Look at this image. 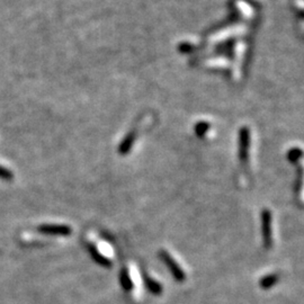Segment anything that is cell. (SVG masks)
Masks as SVG:
<instances>
[{"instance_id":"8992f818","label":"cell","mask_w":304,"mask_h":304,"mask_svg":"<svg viewBox=\"0 0 304 304\" xmlns=\"http://www.w3.org/2000/svg\"><path fill=\"white\" fill-rule=\"evenodd\" d=\"M145 282H146V286L147 289L149 290V292L152 293L153 295H160L162 293V286L160 283H158L157 281H154L152 279H150V277H147L145 279Z\"/></svg>"},{"instance_id":"277c9868","label":"cell","mask_w":304,"mask_h":304,"mask_svg":"<svg viewBox=\"0 0 304 304\" xmlns=\"http://www.w3.org/2000/svg\"><path fill=\"white\" fill-rule=\"evenodd\" d=\"M88 250L90 255H92L93 259L97 263L98 265L103 266V267H107V268H110L112 267V261L109 258L106 257L105 255L101 254L99 250L97 249V247L95 246V244L93 243H89L88 244Z\"/></svg>"},{"instance_id":"ba28073f","label":"cell","mask_w":304,"mask_h":304,"mask_svg":"<svg viewBox=\"0 0 304 304\" xmlns=\"http://www.w3.org/2000/svg\"><path fill=\"white\" fill-rule=\"evenodd\" d=\"M0 177H4V178H10L12 177V175H10V173L8 172V170L4 169L0 167Z\"/></svg>"},{"instance_id":"5b68a950","label":"cell","mask_w":304,"mask_h":304,"mask_svg":"<svg viewBox=\"0 0 304 304\" xmlns=\"http://www.w3.org/2000/svg\"><path fill=\"white\" fill-rule=\"evenodd\" d=\"M120 283H121V286L123 287V290L125 291H131L133 289V281L131 279V275H130V271L126 267L122 268L121 270V274H120Z\"/></svg>"},{"instance_id":"3957f363","label":"cell","mask_w":304,"mask_h":304,"mask_svg":"<svg viewBox=\"0 0 304 304\" xmlns=\"http://www.w3.org/2000/svg\"><path fill=\"white\" fill-rule=\"evenodd\" d=\"M39 230L46 234H53V236H69L72 231L67 226H57V225H46L40 227Z\"/></svg>"},{"instance_id":"6da1fadb","label":"cell","mask_w":304,"mask_h":304,"mask_svg":"<svg viewBox=\"0 0 304 304\" xmlns=\"http://www.w3.org/2000/svg\"><path fill=\"white\" fill-rule=\"evenodd\" d=\"M159 256H160V258L163 260V263L166 264V266L169 268V270L172 271V275L174 276V279L177 282H184L185 279H186V275L184 273V270L177 264V261H176L172 257V255H170L169 253H167L166 250H161V252L159 253Z\"/></svg>"},{"instance_id":"52a82bcc","label":"cell","mask_w":304,"mask_h":304,"mask_svg":"<svg viewBox=\"0 0 304 304\" xmlns=\"http://www.w3.org/2000/svg\"><path fill=\"white\" fill-rule=\"evenodd\" d=\"M277 281H279V276H277L276 274H270V275L265 276L264 279L260 281L261 289H264V290L270 289V287H273L276 284Z\"/></svg>"},{"instance_id":"9c48e42d","label":"cell","mask_w":304,"mask_h":304,"mask_svg":"<svg viewBox=\"0 0 304 304\" xmlns=\"http://www.w3.org/2000/svg\"><path fill=\"white\" fill-rule=\"evenodd\" d=\"M301 156V152L300 151H297V150H295V151H293L292 153H291V157H290V159L292 160V161H294V160H296L298 157Z\"/></svg>"},{"instance_id":"7a4b0ae2","label":"cell","mask_w":304,"mask_h":304,"mask_svg":"<svg viewBox=\"0 0 304 304\" xmlns=\"http://www.w3.org/2000/svg\"><path fill=\"white\" fill-rule=\"evenodd\" d=\"M261 227H263L264 246L266 249H269L273 243V239H271V213L267 209L261 212Z\"/></svg>"}]
</instances>
